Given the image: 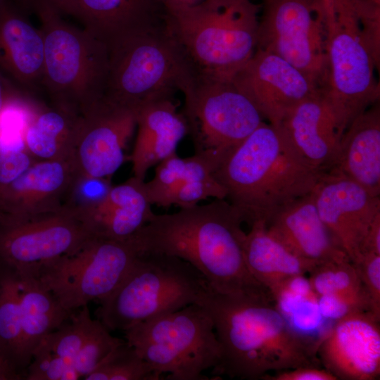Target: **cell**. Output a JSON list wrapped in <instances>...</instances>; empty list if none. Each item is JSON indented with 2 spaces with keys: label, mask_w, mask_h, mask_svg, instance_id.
<instances>
[{
  "label": "cell",
  "mask_w": 380,
  "mask_h": 380,
  "mask_svg": "<svg viewBox=\"0 0 380 380\" xmlns=\"http://www.w3.org/2000/svg\"><path fill=\"white\" fill-rule=\"evenodd\" d=\"M78 120L79 114L74 111L32 99L23 127L25 148L36 160L71 157Z\"/></svg>",
  "instance_id": "obj_27"
},
{
  "label": "cell",
  "mask_w": 380,
  "mask_h": 380,
  "mask_svg": "<svg viewBox=\"0 0 380 380\" xmlns=\"http://www.w3.org/2000/svg\"><path fill=\"white\" fill-rule=\"evenodd\" d=\"M88 305L72 312L58 328L49 334L37 348L73 361L87 338L94 324Z\"/></svg>",
  "instance_id": "obj_34"
},
{
  "label": "cell",
  "mask_w": 380,
  "mask_h": 380,
  "mask_svg": "<svg viewBox=\"0 0 380 380\" xmlns=\"http://www.w3.org/2000/svg\"><path fill=\"white\" fill-rule=\"evenodd\" d=\"M353 264L369 297L371 312L380 318V255H364Z\"/></svg>",
  "instance_id": "obj_39"
},
{
  "label": "cell",
  "mask_w": 380,
  "mask_h": 380,
  "mask_svg": "<svg viewBox=\"0 0 380 380\" xmlns=\"http://www.w3.org/2000/svg\"><path fill=\"white\" fill-rule=\"evenodd\" d=\"M125 340L161 376L203 380L221 356L214 324L201 305H189L138 323L123 331Z\"/></svg>",
  "instance_id": "obj_9"
},
{
  "label": "cell",
  "mask_w": 380,
  "mask_h": 380,
  "mask_svg": "<svg viewBox=\"0 0 380 380\" xmlns=\"http://www.w3.org/2000/svg\"><path fill=\"white\" fill-rule=\"evenodd\" d=\"M197 304L211 317L220 346L214 374L257 380L270 372L321 367L317 354L292 331L273 300L221 294L209 287Z\"/></svg>",
  "instance_id": "obj_2"
},
{
  "label": "cell",
  "mask_w": 380,
  "mask_h": 380,
  "mask_svg": "<svg viewBox=\"0 0 380 380\" xmlns=\"http://www.w3.org/2000/svg\"><path fill=\"white\" fill-rule=\"evenodd\" d=\"M112 186L110 179L77 173L68 191L63 207L82 216L99 205Z\"/></svg>",
  "instance_id": "obj_36"
},
{
  "label": "cell",
  "mask_w": 380,
  "mask_h": 380,
  "mask_svg": "<svg viewBox=\"0 0 380 380\" xmlns=\"http://www.w3.org/2000/svg\"><path fill=\"white\" fill-rule=\"evenodd\" d=\"M17 273L22 333L21 353L26 371L33 352L44 338L63 324L72 312L66 310L60 304L36 274L27 272Z\"/></svg>",
  "instance_id": "obj_28"
},
{
  "label": "cell",
  "mask_w": 380,
  "mask_h": 380,
  "mask_svg": "<svg viewBox=\"0 0 380 380\" xmlns=\"http://www.w3.org/2000/svg\"><path fill=\"white\" fill-rule=\"evenodd\" d=\"M21 344L18 273L0 263V355L25 378Z\"/></svg>",
  "instance_id": "obj_31"
},
{
  "label": "cell",
  "mask_w": 380,
  "mask_h": 380,
  "mask_svg": "<svg viewBox=\"0 0 380 380\" xmlns=\"http://www.w3.org/2000/svg\"><path fill=\"white\" fill-rule=\"evenodd\" d=\"M260 12L251 0H205L165 24L197 75L232 80L256 50Z\"/></svg>",
  "instance_id": "obj_4"
},
{
  "label": "cell",
  "mask_w": 380,
  "mask_h": 380,
  "mask_svg": "<svg viewBox=\"0 0 380 380\" xmlns=\"http://www.w3.org/2000/svg\"><path fill=\"white\" fill-rule=\"evenodd\" d=\"M380 318L359 311L334 322L321 343V365L342 380L380 377Z\"/></svg>",
  "instance_id": "obj_17"
},
{
  "label": "cell",
  "mask_w": 380,
  "mask_h": 380,
  "mask_svg": "<svg viewBox=\"0 0 380 380\" xmlns=\"http://www.w3.org/2000/svg\"><path fill=\"white\" fill-rule=\"evenodd\" d=\"M308 274L317 296L336 294L360 310L371 312L369 297L350 260L323 263L315 266Z\"/></svg>",
  "instance_id": "obj_32"
},
{
  "label": "cell",
  "mask_w": 380,
  "mask_h": 380,
  "mask_svg": "<svg viewBox=\"0 0 380 380\" xmlns=\"http://www.w3.org/2000/svg\"><path fill=\"white\" fill-rule=\"evenodd\" d=\"M3 1H4V0H0V6L2 4Z\"/></svg>",
  "instance_id": "obj_47"
},
{
  "label": "cell",
  "mask_w": 380,
  "mask_h": 380,
  "mask_svg": "<svg viewBox=\"0 0 380 380\" xmlns=\"http://www.w3.org/2000/svg\"><path fill=\"white\" fill-rule=\"evenodd\" d=\"M99 319L93 328L73 361V367L80 379L92 372L124 339L113 336Z\"/></svg>",
  "instance_id": "obj_35"
},
{
  "label": "cell",
  "mask_w": 380,
  "mask_h": 380,
  "mask_svg": "<svg viewBox=\"0 0 380 380\" xmlns=\"http://www.w3.org/2000/svg\"><path fill=\"white\" fill-rule=\"evenodd\" d=\"M92 236L80 217L65 207L21 219L0 215V263L36 274Z\"/></svg>",
  "instance_id": "obj_13"
},
{
  "label": "cell",
  "mask_w": 380,
  "mask_h": 380,
  "mask_svg": "<svg viewBox=\"0 0 380 380\" xmlns=\"http://www.w3.org/2000/svg\"><path fill=\"white\" fill-rule=\"evenodd\" d=\"M160 376L124 341L83 379L158 380Z\"/></svg>",
  "instance_id": "obj_33"
},
{
  "label": "cell",
  "mask_w": 380,
  "mask_h": 380,
  "mask_svg": "<svg viewBox=\"0 0 380 380\" xmlns=\"http://www.w3.org/2000/svg\"><path fill=\"white\" fill-rule=\"evenodd\" d=\"M134 176L111 187L95 208L80 216L94 236L115 240L132 237L155 214L144 189Z\"/></svg>",
  "instance_id": "obj_26"
},
{
  "label": "cell",
  "mask_w": 380,
  "mask_h": 380,
  "mask_svg": "<svg viewBox=\"0 0 380 380\" xmlns=\"http://www.w3.org/2000/svg\"><path fill=\"white\" fill-rule=\"evenodd\" d=\"M319 217L334 241L354 263L375 217L380 196L343 176L327 172L312 191Z\"/></svg>",
  "instance_id": "obj_16"
},
{
  "label": "cell",
  "mask_w": 380,
  "mask_h": 380,
  "mask_svg": "<svg viewBox=\"0 0 380 380\" xmlns=\"http://www.w3.org/2000/svg\"><path fill=\"white\" fill-rule=\"evenodd\" d=\"M136 111L137 133L129 160L133 176L144 180L150 167L176 153L189 126L173 96L148 101Z\"/></svg>",
  "instance_id": "obj_23"
},
{
  "label": "cell",
  "mask_w": 380,
  "mask_h": 380,
  "mask_svg": "<svg viewBox=\"0 0 380 380\" xmlns=\"http://www.w3.org/2000/svg\"><path fill=\"white\" fill-rule=\"evenodd\" d=\"M241 211L227 199L154 214L133 238L141 253L165 254L192 265L214 291L273 300L245 261Z\"/></svg>",
  "instance_id": "obj_1"
},
{
  "label": "cell",
  "mask_w": 380,
  "mask_h": 380,
  "mask_svg": "<svg viewBox=\"0 0 380 380\" xmlns=\"http://www.w3.org/2000/svg\"><path fill=\"white\" fill-rule=\"evenodd\" d=\"M329 172L356 182L380 196V105L373 104L356 117L343 132L335 166Z\"/></svg>",
  "instance_id": "obj_25"
},
{
  "label": "cell",
  "mask_w": 380,
  "mask_h": 380,
  "mask_svg": "<svg viewBox=\"0 0 380 380\" xmlns=\"http://www.w3.org/2000/svg\"><path fill=\"white\" fill-rule=\"evenodd\" d=\"M263 380H337V378L324 367L302 366L266 374Z\"/></svg>",
  "instance_id": "obj_41"
},
{
  "label": "cell",
  "mask_w": 380,
  "mask_h": 380,
  "mask_svg": "<svg viewBox=\"0 0 380 380\" xmlns=\"http://www.w3.org/2000/svg\"><path fill=\"white\" fill-rule=\"evenodd\" d=\"M208 288L189 262L168 255L141 253L117 288L99 301L96 314L109 330L124 331L197 303Z\"/></svg>",
  "instance_id": "obj_7"
},
{
  "label": "cell",
  "mask_w": 380,
  "mask_h": 380,
  "mask_svg": "<svg viewBox=\"0 0 380 380\" xmlns=\"http://www.w3.org/2000/svg\"><path fill=\"white\" fill-rule=\"evenodd\" d=\"M104 96L137 109L156 99L182 93L197 74L165 23L126 34L109 43Z\"/></svg>",
  "instance_id": "obj_6"
},
{
  "label": "cell",
  "mask_w": 380,
  "mask_h": 380,
  "mask_svg": "<svg viewBox=\"0 0 380 380\" xmlns=\"http://www.w3.org/2000/svg\"><path fill=\"white\" fill-rule=\"evenodd\" d=\"M273 301L292 331L317 354L334 322L324 318L318 296L305 274L293 277L271 293Z\"/></svg>",
  "instance_id": "obj_30"
},
{
  "label": "cell",
  "mask_w": 380,
  "mask_h": 380,
  "mask_svg": "<svg viewBox=\"0 0 380 380\" xmlns=\"http://www.w3.org/2000/svg\"><path fill=\"white\" fill-rule=\"evenodd\" d=\"M264 120L279 125L286 114L319 89L277 55L256 49L232 80Z\"/></svg>",
  "instance_id": "obj_15"
},
{
  "label": "cell",
  "mask_w": 380,
  "mask_h": 380,
  "mask_svg": "<svg viewBox=\"0 0 380 380\" xmlns=\"http://www.w3.org/2000/svg\"><path fill=\"white\" fill-rule=\"evenodd\" d=\"M323 173L299 156L279 125L263 121L223 156L213 176L251 225L266 224L280 208L310 193Z\"/></svg>",
  "instance_id": "obj_3"
},
{
  "label": "cell",
  "mask_w": 380,
  "mask_h": 380,
  "mask_svg": "<svg viewBox=\"0 0 380 380\" xmlns=\"http://www.w3.org/2000/svg\"><path fill=\"white\" fill-rule=\"evenodd\" d=\"M24 12L37 13L43 10H51L65 14L70 0H10Z\"/></svg>",
  "instance_id": "obj_42"
},
{
  "label": "cell",
  "mask_w": 380,
  "mask_h": 380,
  "mask_svg": "<svg viewBox=\"0 0 380 380\" xmlns=\"http://www.w3.org/2000/svg\"><path fill=\"white\" fill-rule=\"evenodd\" d=\"M27 95L17 88L0 71V116L12 104Z\"/></svg>",
  "instance_id": "obj_43"
},
{
  "label": "cell",
  "mask_w": 380,
  "mask_h": 380,
  "mask_svg": "<svg viewBox=\"0 0 380 380\" xmlns=\"http://www.w3.org/2000/svg\"><path fill=\"white\" fill-rule=\"evenodd\" d=\"M77 173L71 157L35 161L0 190V215L21 219L62 208Z\"/></svg>",
  "instance_id": "obj_19"
},
{
  "label": "cell",
  "mask_w": 380,
  "mask_h": 380,
  "mask_svg": "<svg viewBox=\"0 0 380 380\" xmlns=\"http://www.w3.org/2000/svg\"><path fill=\"white\" fill-rule=\"evenodd\" d=\"M2 362H7L6 360H4V359L1 357V355H0V364L2 363ZM9 364V363H8ZM13 367V366H12Z\"/></svg>",
  "instance_id": "obj_46"
},
{
  "label": "cell",
  "mask_w": 380,
  "mask_h": 380,
  "mask_svg": "<svg viewBox=\"0 0 380 380\" xmlns=\"http://www.w3.org/2000/svg\"><path fill=\"white\" fill-rule=\"evenodd\" d=\"M363 37L376 69L380 66V0H357Z\"/></svg>",
  "instance_id": "obj_38"
},
{
  "label": "cell",
  "mask_w": 380,
  "mask_h": 380,
  "mask_svg": "<svg viewBox=\"0 0 380 380\" xmlns=\"http://www.w3.org/2000/svg\"><path fill=\"white\" fill-rule=\"evenodd\" d=\"M318 305L322 317L332 322L353 312L362 311L344 298L333 293L318 296Z\"/></svg>",
  "instance_id": "obj_40"
},
{
  "label": "cell",
  "mask_w": 380,
  "mask_h": 380,
  "mask_svg": "<svg viewBox=\"0 0 380 380\" xmlns=\"http://www.w3.org/2000/svg\"><path fill=\"white\" fill-rule=\"evenodd\" d=\"M44 43L42 87L51 103L82 113L105 95L108 48L51 10L36 13Z\"/></svg>",
  "instance_id": "obj_8"
},
{
  "label": "cell",
  "mask_w": 380,
  "mask_h": 380,
  "mask_svg": "<svg viewBox=\"0 0 380 380\" xmlns=\"http://www.w3.org/2000/svg\"><path fill=\"white\" fill-rule=\"evenodd\" d=\"M182 94V113L195 152L210 151L222 158L264 121L232 80L197 75Z\"/></svg>",
  "instance_id": "obj_11"
},
{
  "label": "cell",
  "mask_w": 380,
  "mask_h": 380,
  "mask_svg": "<svg viewBox=\"0 0 380 380\" xmlns=\"http://www.w3.org/2000/svg\"><path fill=\"white\" fill-rule=\"evenodd\" d=\"M25 12L10 0L0 6V71L23 92L42 87L44 43Z\"/></svg>",
  "instance_id": "obj_21"
},
{
  "label": "cell",
  "mask_w": 380,
  "mask_h": 380,
  "mask_svg": "<svg viewBox=\"0 0 380 380\" xmlns=\"http://www.w3.org/2000/svg\"><path fill=\"white\" fill-rule=\"evenodd\" d=\"M80 376L71 362L36 348L27 367L25 380H77Z\"/></svg>",
  "instance_id": "obj_37"
},
{
  "label": "cell",
  "mask_w": 380,
  "mask_h": 380,
  "mask_svg": "<svg viewBox=\"0 0 380 380\" xmlns=\"http://www.w3.org/2000/svg\"><path fill=\"white\" fill-rule=\"evenodd\" d=\"M140 253L133 237L115 240L92 236L34 274L66 310L74 312L110 294Z\"/></svg>",
  "instance_id": "obj_10"
},
{
  "label": "cell",
  "mask_w": 380,
  "mask_h": 380,
  "mask_svg": "<svg viewBox=\"0 0 380 380\" xmlns=\"http://www.w3.org/2000/svg\"><path fill=\"white\" fill-rule=\"evenodd\" d=\"M325 77L319 89L338 136L360 114L379 101L378 71L366 45L357 0H321Z\"/></svg>",
  "instance_id": "obj_5"
},
{
  "label": "cell",
  "mask_w": 380,
  "mask_h": 380,
  "mask_svg": "<svg viewBox=\"0 0 380 380\" xmlns=\"http://www.w3.org/2000/svg\"><path fill=\"white\" fill-rule=\"evenodd\" d=\"M369 253L380 255V214L375 217L365 234L361 244L359 258Z\"/></svg>",
  "instance_id": "obj_44"
},
{
  "label": "cell",
  "mask_w": 380,
  "mask_h": 380,
  "mask_svg": "<svg viewBox=\"0 0 380 380\" xmlns=\"http://www.w3.org/2000/svg\"><path fill=\"white\" fill-rule=\"evenodd\" d=\"M266 226L287 249L316 266L350 260L321 220L312 191L280 208Z\"/></svg>",
  "instance_id": "obj_20"
},
{
  "label": "cell",
  "mask_w": 380,
  "mask_h": 380,
  "mask_svg": "<svg viewBox=\"0 0 380 380\" xmlns=\"http://www.w3.org/2000/svg\"><path fill=\"white\" fill-rule=\"evenodd\" d=\"M282 58L319 89L325 77L321 0H262L257 48Z\"/></svg>",
  "instance_id": "obj_12"
},
{
  "label": "cell",
  "mask_w": 380,
  "mask_h": 380,
  "mask_svg": "<svg viewBox=\"0 0 380 380\" xmlns=\"http://www.w3.org/2000/svg\"><path fill=\"white\" fill-rule=\"evenodd\" d=\"M136 127V109L105 96L80 114L71 153L78 173L110 179L125 160Z\"/></svg>",
  "instance_id": "obj_14"
},
{
  "label": "cell",
  "mask_w": 380,
  "mask_h": 380,
  "mask_svg": "<svg viewBox=\"0 0 380 380\" xmlns=\"http://www.w3.org/2000/svg\"><path fill=\"white\" fill-rule=\"evenodd\" d=\"M243 244L245 261L254 278L270 293L286 280L309 274L316 266L287 249L272 236L266 224L251 225Z\"/></svg>",
  "instance_id": "obj_29"
},
{
  "label": "cell",
  "mask_w": 380,
  "mask_h": 380,
  "mask_svg": "<svg viewBox=\"0 0 380 380\" xmlns=\"http://www.w3.org/2000/svg\"><path fill=\"white\" fill-rule=\"evenodd\" d=\"M222 157L210 151L181 158L175 153L160 161L152 179L144 182L152 205L186 208L209 198L224 199L227 192L213 173Z\"/></svg>",
  "instance_id": "obj_18"
},
{
  "label": "cell",
  "mask_w": 380,
  "mask_h": 380,
  "mask_svg": "<svg viewBox=\"0 0 380 380\" xmlns=\"http://www.w3.org/2000/svg\"><path fill=\"white\" fill-rule=\"evenodd\" d=\"M65 14L106 44L132 32L165 23L160 0H70Z\"/></svg>",
  "instance_id": "obj_24"
},
{
  "label": "cell",
  "mask_w": 380,
  "mask_h": 380,
  "mask_svg": "<svg viewBox=\"0 0 380 380\" xmlns=\"http://www.w3.org/2000/svg\"><path fill=\"white\" fill-rule=\"evenodd\" d=\"M279 125L310 166L323 172L335 166L341 138L319 89L291 109Z\"/></svg>",
  "instance_id": "obj_22"
},
{
  "label": "cell",
  "mask_w": 380,
  "mask_h": 380,
  "mask_svg": "<svg viewBox=\"0 0 380 380\" xmlns=\"http://www.w3.org/2000/svg\"><path fill=\"white\" fill-rule=\"evenodd\" d=\"M205 0H160L165 14L197 6Z\"/></svg>",
  "instance_id": "obj_45"
}]
</instances>
